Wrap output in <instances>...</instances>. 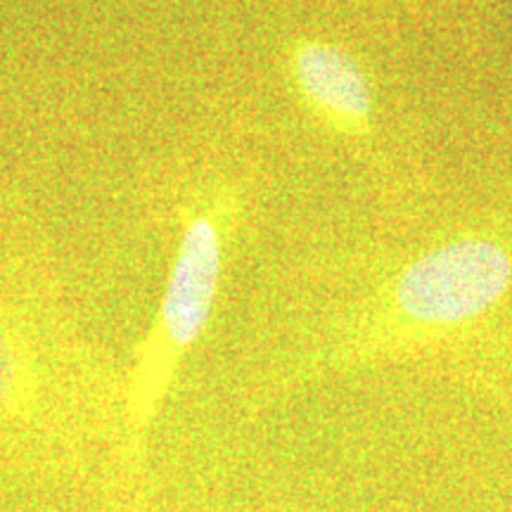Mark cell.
Here are the masks:
<instances>
[{"label":"cell","mask_w":512,"mask_h":512,"mask_svg":"<svg viewBox=\"0 0 512 512\" xmlns=\"http://www.w3.org/2000/svg\"><path fill=\"white\" fill-rule=\"evenodd\" d=\"M221 275V233L209 216L185 228L162 306L164 332L174 347H190L207 325Z\"/></svg>","instance_id":"obj_2"},{"label":"cell","mask_w":512,"mask_h":512,"mask_svg":"<svg viewBox=\"0 0 512 512\" xmlns=\"http://www.w3.org/2000/svg\"><path fill=\"white\" fill-rule=\"evenodd\" d=\"M17 377H19L17 347L15 342H12L8 328L0 323V411L8 406L12 394H15Z\"/></svg>","instance_id":"obj_4"},{"label":"cell","mask_w":512,"mask_h":512,"mask_svg":"<svg viewBox=\"0 0 512 512\" xmlns=\"http://www.w3.org/2000/svg\"><path fill=\"white\" fill-rule=\"evenodd\" d=\"M292 72L306 100L330 124L347 133L366 131L373 112V91L366 72L349 50L306 41L294 50Z\"/></svg>","instance_id":"obj_3"},{"label":"cell","mask_w":512,"mask_h":512,"mask_svg":"<svg viewBox=\"0 0 512 512\" xmlns=\"http://www.w3.org/2000/svg\"><path fill=\"white\" fill-rule=\"evenodd\" d=\"M512 285V256L491 238H463L406 266L394 290L403 316L420 325H458L482 316Z\"/></svg>","instance_id":"obj_1"}]
</instances>
